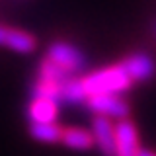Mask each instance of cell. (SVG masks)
I'll list each match as a JSON object with an SVG mask.
<instances>
[{
    "label": "cell",
    "instance_id": "1",
    "mask_svg": "<svg viewBox=\"0 0 156 156\" xmlns=\"http://www.w3.org/2000/svg\"><path fill=\"white\" fill-rule=\"evenodd\" d=\"M80 82H82V88H84L86 100L100 94L123 96L125 92H129L133 88V80L127 76V72L123 70V66L119 62L98 68L94 72H88V74L80 76Z\"/></svg>",
    "mask_w": 156,
    "mask_h": 156
},
{
    "label": "cell",
    "instance_id": "2",
    "mask_svg": "<svg viewBox=\"0 0 156 156\" xmlns=\"http://www.w3.org/2000/svg\"><path fill=\"white\" fill-rule=\"evenodd\" d=\"M45 58L51 61L55 66H58L62 72H66L68 76H80L88 66L86 55L76 45L65 41V39L53 41L51 45L47 47Z\"/></svg>",
    "mask_w": 156,
    "mask_h": 156
},
{
    "label": "cell",
    "instance_id": "3",
    "mask_svg": "<svg viewBox=\"0 0 156 156\" xmlns=\"http://www.w3.org/2000/svg\"><path fill=\"white\" fill-rule=\"evenodd\" d=\"M86 109H90L98 117H105L111 121H121V119H129L131 113V105L125 100V96H117V94H100V96H92L82 104Z\"/></svg>",
    "mask_w": 156,
    "mask_h": 156
},
{
    "label": "cell",
    "instance_id": "4",
    "mask_svg": "<svg viewBox=\"0 0 156 156\" xmlns=\"http://www.w3.org/2000/svg\"><path fill=\"white\" fill-rule=\"evenodd\" d=\"M119 65L123 66L127 76L133 80V84H136V82H148L156 76V62L144 51H135L131 55H127Z\"/></svg>",
    "mask_w": 156,
    "mask_h": 156
},
{
    "label": "cell",
    "instance_id": "5",
    "mask_svg": "<svg viewBox=\"0 0 156 156\" xmlns=\"http://www.w3.org/2000/svg\"><path fill=\"white\" fill-rule=\"evenodd\" d=\"M139 129L131 119L115 121V156H139Z\"/></svg>",
    "mask_w": 156,
    "mask_h": 156
},
{
    "label": "cell",
    "instance_id": "6",
    "mask_svg": "<svg viewBox=\"0 0 156 156\" xmlns=\"http://www.w3.org/2000/svg\"><path fill=\"white\" fill-rule=\"evenodd\" d=\"M90 133L94 136V146H98L101 156H115V123L113 121L94 115Z\"/></svg>",
    "mask_w": 156,
    "mask_h": 156
},
{
    "label": "cell",
    "instance_id": "7",
    "mask_svg": "<svg viewBox=\"0 0 156 156\" xmlns=\"http://www.w3.org/2000/svg\"><path fill=\"white\" fill-rule=\"evenodd\" d=\"M0 47H8L16 53H31L37 47V39L31 33L23 31L18 27H8L4 23H0Z\"/></svg>",
    "mask_w": 156,
    "mask_h": 156
},
{
    "label": "cell",
    "instance_id": "8",
    "mask_svg": "<svg viewBox=\"0 0 156 156\" xmlns=\"http://www.w3.org/2000/svg\"><path fill=\"white\" fill-rule=\"evenodd\" d=\"M58 105L61 104H57L53 100H41V98L29 100L27 109H26L29 125L31 123H57Z\"/></svg>",
    "mask_w": 156,
    "mask_h": 156
},
{
    "label": "cell",
    "instance_id": "9",
    "mask_svg": "<svg viewBox=\"0 0 156 156\" xmlns=\"http://www.w3.org/2000/svg\"><path fill=\"white\" fill-rule=\"evenodd\" d=\"M61 143L72 150H90L94 148V136L90 131L78 127H62Z\"/></svg>",
    "mask_w": 156,
    "mask_h": 156
},
{
    "label": "cell",
    "instance_id": "10",
    "mask_svg": "<svg viewBox=\"0 0 156 156\" xmlns=\"http://www.w3.org/2000/svg\"><path fill=\"white\" fill-rule=\"evenodd\" d=\"M61 133L62 127L58 123H31L29 125V136L37 143L45 144H55L61 143Z\"/></svg>",
    "mask_w": 156,
    "mask_h": 156
},
{
    "label": "cell",
    "instance_id": "11",
    "mask_svg": "<svg viewBox=\"0 0 156 156\" xmlns=\"http://www.w3.org/2000/svg\"><path fill=\"white\" fill-rule=\"evenodd\" d=\"M139 156H156V152H154V150H148V148H140Z\"/></svg>",
    "mask_w": 156,
    "mask_h": 156
},
{
    "label": "cell",
    "instance_id": "12",
    "mask_svg": "<svg viewBox=\"0 0 156 156\" xmlns=\"http://www.w3.org/2000/svg\"><path fill=\"white\" fill-rule=\"evenodd\" d=\"M150 31H152V35L156 37V18L150 20Z\"/></svg>",
    "mask_w": 156,
    "mask_h": 156
}]
</instances>
